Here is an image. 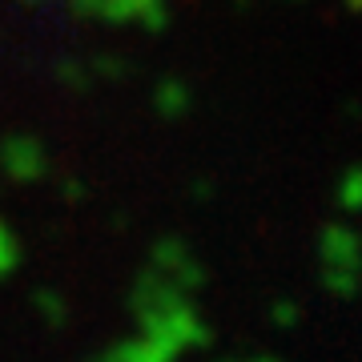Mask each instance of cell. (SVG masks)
<instances>
[{"mask_svg": "<svg viewBox=\"0 0 362 362\" xmlns=\"http://www.w3.org/2000/svg\"><path fill=\"white\" fill-rule=\"evenodd\" d=\"M334 202L342 214H362V161L342 169V177L334 185Z\"/></svg>", "mask_w": 362, "mask_h": 362, "instance_id": "52a82bcc", "label": "cell"}, {"mask_svg": "<svg viewBox=\"0 0 362 362\" xmlns=\"http://www.w3.org/2000/svg\"><path fill=\"white\" fill-rule=\"evenodd\" d=\"M314 258H318V282L334 298L358 294L362 286V233L346 221H326L314 242Z\"/></svg>", "mask_w": 362, "mask_h": 362, "instance_id": "7a4b0ae2", "label": "cell"}, {"mask_svg": "<svg viewBox=\"0 0 362 362\" xmlns=\"http://www.w3.org/2000/svg\"><path fill=\"white\" fill-rule=\"evenodd\" d=\"M250 362H282V358H274V354H258V358H250Z\"/></svg>", "mask_w": 362, "mask_h": 362, "instance_id": "30bf717a", "label": "cell"}, {"mask_svg": "<svg viewBox=\"0 0 362 362\" xmlns=\"http://www.w3.org/2000/svg\"><path fill=\"white\" fill-rule=\"evenodd\" d=\"M149 266L169 274V278H177V282H185L189 290H202V282H206L202 262L194 258V250L185 246L181 238H161L153 246V254H149Z\"/></svg>", "mask_w": 362, "mask_h": 362, "instance_id": "5b68a950", "label": "cell"}, {"mask_svg": "<svg viewBox=\"0 0 362 362\" xmlns=\"http://www.w3.org/2000/svg\"><path fill=\"white\" fill-rule=\"evenodd\" d=\"M77 16H93L105 25H141L145 33H161L169 25V0H65Z\"/></svg>", "mask_w": 362, "mask_h": 362, "instance_id": "3957f363", "label": "cell"}, {"mask_svg": "<svg viewBox=\"0 0 362 362\" xmlns=\"http://www.w3.org/2000/svg\"><path fill=\"white\" fill-rule=\"evenodd\" d=\"M129 314L133 334L113 342L97 362H181L185 354L209 346V326L197 310L194 290L153 266L133 286Z\"/></svg>", "mask_w": 362, "mask_h": 362, "instance_id": "6da1fadb", "label": "cell"}, {"mask_svg": "<svg viewBox=\"0 0 362 362\" xmlns=\"http://www.w3.org/2000/svg\"><path fill=\"white\" fill-rule=\"evenodd\" d=\"M21 258H25V250H21V238H16L4 221H0V282L8 278V274L21 266Z\"/></svg>", "mask_w": 362, "mask_h": 362, "instance_id": "ba28073f", "label": "cell"}, {"mask_svg": "<svg viewBox=\"0 0 362 362\" xmlns=\"http://www.w3.org/2000/svg\"><path fill=\"white\" fill-rule=\"evenodd\" d=\"M25 4H45V0H25Z\"/></svg>", "mask_w": 362, "mask_h": 362, "instance_id": "8fae6325", "label": "cell"}, {"mask_svg": "<svg viewBox=\"0 0 362 362\" xmlns=\"http://www.w3.org/2000/svg\"><path fill=\"white\" fill-rule=\"evenodd\" d=\"M153 109L165 121H177V117H185V109H189V89H185V81L169 77L157 85V97H153Z\"/></svg>", "mask_w": 362, "mask_h": 362, "instance_id": "8992f818", "label": "cell"}, {"mask_svg": "<svg viewBox=\"0 0 362 362\" xmlns=\"http://www.w3.org/2000/svg\"><path fill=\"white\" fill-rule=\"evenodd\" d=\"M40 310L49 314V322H52V326H61V318H65V306H61V298L52 302V294H40Z\"/></svg>", "mask_w": 362, "mask_h": 362, "instance_id": "9c48e42d", "label": "cell"}, {"mask_svg": "<svg viewBox=\"0 0 362 362\" xmlns=\"http://www.w3.org/2000/svg\"><path fill=\"white\" fill-rule=\"evenodd\" d=\"M0 169H4V177H13V181L25 185V181L45 177L49 153H45V145H40L33 133H13V137L0 141Z\"/></svg>", "mask_w": 362, "mask_h": 362, "instance_id": "277c9868", "label": "cell"}]
</instances>
